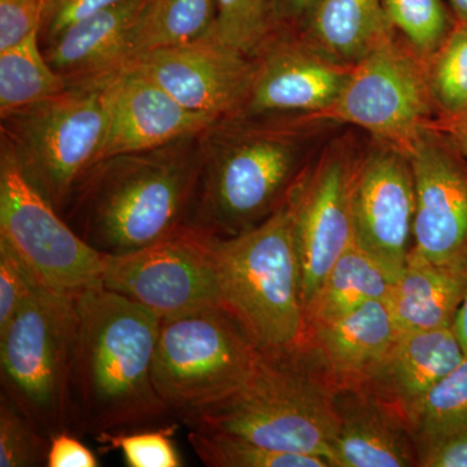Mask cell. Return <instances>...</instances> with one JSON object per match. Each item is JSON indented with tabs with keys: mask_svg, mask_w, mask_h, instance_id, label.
<instances>
[{
	"mask_svg": "<svg viewBox=\"0 0 467 467\" xmlns=\"http://www.w3.org/2000/svg\"><path fill=\"white\" fill-rule=\"evenodd\" d=\"M51 439L2 392L0 395V467L47 466Z\"/></svg>",
	"mask_w": 467,
	"mask_h": 467,
	"instance_id": "32",
	"label": "cell"
},
{
	"mask_svg": "<svg viewBox=\"0 0 467 467\" xmlns=\"http://www.w3.org/2000/svg\"><path fill=\"white\" fill-rule=\"evenodd\" d=\"M115 78L67 86L57 97L0 117V140L11 147L30 182L58 213L98 162Z\"/></svg>",
	"mask_w": 467,
	"mask_h": 467,
	"instance_id": "7",
	"label": "cell"
},
{
	"mask_svg": "<svg viewBox=\"0 0 467 467\" xmlns=\"http://www.w3.org/2000/svg\"><path fill=\"white\" fill-rule=\"evenodd\" d=\"M393 29L400 30L416 50L434 57L456 23L444 0H383Z\"/></svg>",
	"mask_w": 467,
	"mask_h": 467,
	"instance_id": "31",
	"label": "cell"
},
{
	"mask_svg": "<svg viewBox=\"0 0 467 467\" xmlns=\"http://www.w3.org/2000/svg\"><path fill=\"white\" fill-rule=\"evenodd\" d=\"M448 5L457 20L467 23V0H448Z\"/></svg>",
	"mask_w": 467,
	"mask_h": 467,
	"instance_id": "42",
	"label": "cell"
},
{
	"mask_svg": "<svg viewBox=\"0 0 467 467\" xmlns=\"http://www.w3.org/2000/svg\"><path fill=\"white\" fill-rule=\"evenodd\" d=\"M299 30L317 50L356 64L391 36L393 26L383 0H316Z\"/></svg>",
	"mask_w": 467,
	"mask_h": 467,
	"instance_id": "23",
	"label": "cell"
},
{
	"mask_svg": "<svg viewBox=\"0 0 467 467\" xmlns=\"http://www.w3.org/2000/svg\"><path fill=\"white\" fill-rule=\"evenodd\" d=\"M275 33L272 0H217L216 41L257 57Z\"/></svg>",
	"mask_w": 467,
	"mask_h": 467,
	"instance_id": "29",
	"label": "cell"
},
{
	"mask_svg": "<svg viewBox=\"0 0 467 467\" xmlns=\"http://www.w3.org/2000/svg\"><path fill=\"white\" fill-rule=\"evenodd\" d=\"M212 122L208 116L184 109L153 79L129 66L110 86L109 128L98 162L167 146Z\"/></svg>",
	"mask_w": 467,
	"mask_h": 467,
	"instance_id": "17",
	"label": "cell"
},
{
	"mask_svg": "<svg viewBox=\"0 0 467 467\" xmlns=\"http://www.w3.org/2000/svg\"><path fill=\"white\" fill-rule=\"evenodd\" d=\"M259 355L250 335L225 308L161 318L153 383L171 411L183 417L238 391Z\"/></svg>",
	"mask_w": 467,
	"mask_h": 467,
	"instance_id": "8",
	"label": "cell"
},
{
	"mask_svg": "<svg viewBox=\"0 0 467 467\" xmlns=\"http://www.w3.org/2000/svg\"><path fill=\"white\" fill-rule=\"evenodd\" d=\"M75 297L38 287L0 331L2 392L52 438L76 434Z\"/></svg>",
	"mask_w": 467,
	"mask_h": 467,
	"instance_id": "6",
	"label": "cell"
},
{
	"mask_svg": "<svg viewBox=\"0 0 467 467\" xmlns=\"http://www.w3.org/2000/svg\"><path fill=\"white\" fill-rule=\"evenodd\" d=\"M75 306L76 435L129 431L171 413L152 378L158 316L103 285Z\"/></svg>",
	"mask_w": 467,
	"mask_h": 467,
	"instance_id": "2",
	"label": "cell"
},
{
	"mask_svg": "<svg viewBox=\"0 0 467 467\" xmlns=\"http://www.w3.org/2000/svg\"><path fill=\"white\" fill-rule=\"evenodd\" d=\"M181 106L209 119L241 115L250 98L256 57L205 36L144 52L130 64Z\"/></svg>",
	"mask_w": 467,
	"mask_h": 467,
	"instance_id": "13",
	"label": "cell"
},
{
	"mask_svg": "<svg viewBox=\"0 0 467 467\" xmlns=\"http://www.w3.org/2000/svg\"><path fill=\"white\" fill-rule=\"evenodd\" d=\"M467 272L409 256L387 304L401 334L453 327L465 299Z\"/></svg>",
	"mask_w": 467,
	"mask_h": 467,
	"instance_id": "22",
	"label": "cell"
},
{
	"mask_svg": "<svg viewBox=\"0 0 467 467\" xmlns=\"http://www.w3.org/2000/svg\"><path fill=\"white\" fill-rule=\"evenodd\" d=\"M201 165V131L159 149L100 160L60 216L106 256L129 254L189 227Z\"/></svg>",
	"mask_w": 467,
	"mask_h": 467,
	"instance_id": "1",
	"label": "cell"
},
{
	"mask_svg": "<svg viewBox=\"0 0 467 467\" xmlns=\"http://www.w3.org/2000/svg\"><path fill=\"white\" fill-rule=\"evenodd\" d=\"M147 0H125L85 18L43 48L67 86L109 79L137 57L138 32Z\"/></svg>",
	"mask_w": 467,
	"mask_h": 467,
	"instance_id": "18",
	"label": "cell"
},
{
	"mask_svg": "<svg viewBox=\"0 0 467 467\" xmlns=\"http://www.w3.org/2000/svg\"><path fill=\"white\" fill-rule=\"evenodd\" d=\"M418 466L467 467V427L420 445Z\"/></svg>",
	"mask_w": 467,
	"mask_h": 467,
	"instance_id": "37",
	"label": "cell"
},
{
	"mask_svg": "<svg viewBox=\"0 0 467 467\" xmlns=\"http://www.w3.org/2000/svg\"><path fill=\"white\" fill-rule=\"evenodd\" d=\"M400 334L387 301L376 300L308 326L301 346L337 387H358L389 355Z\"/></svg>",
	"mask_w": 467,
	"mask_h": 467,
	"instance_id": "19",
	"label": "cell"
},
{
	"mask_svg": "<svg viewBox=\"0 0 467 467\" xmlns=\"http://www.w3.org/2000/svg\"><path fill=\"white\" fill-rule=\"evenodd\" d=\"M76 434L69 431L52 436L48 451V467H98L99 461Z\"/></svg>",
	"mask_w": 467,
	"mask_h": 467,
	"instance_id": "38",
	"label": "cell"
},
{
	"mask_svg": "<svg viewBox=\"0 0 467 467\" xmlns=\"http://www.w3.org/2000/svg\"><path fill=\"white\" fill-rule=\"evenodd\" d=\"M353 242L393 279L407 266L413 245L416 183L410 160L389 147L376 150L352 182Z\"/></svg>",
	"mask_w": 467,
	"mask_h": 467,
	"instance_id": "14",
	"label": "cell"
},
{
	"mask_svg": "<svg viewBox=\"0 0 467 467\" xmlns=\"http://www.w3.org/2000/svg\"><path fill=\"white\" fill-rule=\"evenodd\" d=\"M36 288L38 285L16 254L0 242V331L16 317Z\"/></svg>",
	"mask_w": 467,
	"mask_h": 467,
	"instance_id": "34",
	"label": "cell"
},
{
	"mask_svg": "<svg viewBox=\"0 0 467 467\" xmlns=\"http://www.w3.org/2000/svg\"><path fill=\"white\" fill-rule=\"evenodd\" d=\"M409 431L420 445L467 427V355L405 416Z\"/></svg>",
	"mask_w": 467,
	"mask_h": 467,
	"instance_id": "27",
	"label": "cell"
},
{
	"mask_svg": "<svg viewBox=\"0 0 467 467\" xmlns=\"http://www.w3.org/2000/svg\"><path fill=\"white\" fill-rule=\"evenodd\" d=\"M441 133L461 155L467 159V109L453 116H441L427 124Z\"/></svg>",
	"mask_w": 467,
	"mask_h": 467,
	"instance_id": "40",
	"label": "cell"
},
{
	"mask_svg": "<svg viewBox=\"0 0 467 467\" xmlns=\"http://www.w3.org/2000/svg\"><path fill=\"white\" fill-rule=\"evenodd\" d=\"M101 285L160 319L223 308L211 235L192 227L138 251L104 254Z\"/></svg>",
	"mask_w": 467,
	"mask_h": 467,
	"instance_id": "11",
	"label": "cell"
},
{
	"mask_svg": "<svg viewBox=\"0 0 467 467\" xmlns=\"http://www.w3.org/2000/svg\"><path fill=\"white\" fill-rule=\"evenodd\" d=\"M353 64L328 57L297 38L276 30L256 57L250 98L241 115L318 116L340 97Z\"/></svg>",
	"mask_w": 467,
	"mask_h": 467,
	"instance_id": "16",
	"label": "cell"
},
{
	"mask_svg": "<svg viewBox=\"0 0 467 467\" xmlns=\"http://www.w3.org/2000/svg\"><path fill=\"white\" fill-rule=\"evenodd\" d=\"M122 2L125 0H46L39 30L42 48L85 18Z\"/></svg>",
	"mask_w": 467,
	"mask_h": 467,
	"instance_id": "35",
	"label": "cell"
},
{
	"mask_svg": "<svg viewBox=\"0 0 467 467\" xmlns=\"http://www.w3.org/2000/svg\"><path fill=\"white\" fill-rule=\"evenodd\" d=\"M355 169L342 156L322 160L303 173L288 195L301 266L304 315L334 264L353 242L352 182Z\"/></svg>",
	"mask_w": 467,
	"mask_h": 467,
	"instance_id": "15",
	"label": "cell"
},
{
	"mask_svg": "<svg viewBox=\"0 0 467 467\" xmlns=\"http://www.w3.org/2000/svg\"><path fill=\"white\" fill-rule=\"evenodd\" d=\"M223 306L263 352H285L306 337L301 266L285 202L248 232L211 236Z\"/></svg>",
	"mask_w": 467,
	"mask_h": 467,
	"instance_id": "5",
	"label": "cell"
},
{
	"mask_svg": "<svg viewBox=\"0 0 467 467\" xmlns=\"http://www.w3.org/2000/svg\"><path fill=\"white\" fill-rule=\"evenodd\" d=\"M395 279L358 245H350L334 264L306 312V330L368 301L386 300Z\"/></svg>",
	"mask_w": 467,
	"mask_h": 467,
	"instance_id": "24",
	"label": "cell"
},
{
	"mask_svg": "<svg viewBox=\"0 0 467 467\" xmlns=\"http://www.w3.org/2000/svg\"><path fill=\"white\" fill-rule=\"evenodd\" d=\"M297 124L285 116L238 115L202 130L189 227L232 238L273 216L303 174Z\"/></svg>",
	"mask_w": 467,
	"mask_h": 467,
	"instance_id": "3",
	"label": "cell"
},
{
	"mask_svg": "<svg viewBox=\"0 0 467 467\" xmlns=\"http://www.w3.org/2000/svg\"><path fill=\"white\" fill-rule=\"evenodd\" d=\"M0 242L16 254L38 287L76 297L101 285L104 254L67 225L2 140Z\"/></svg>",
	"mask_w": 467,
	"mask_h": 467,
	"instance_id": "9",
	"label": "cell"
},
{
	"mask_svg": "<svg viewBox=\"0 0 467 467\" xmlns=\"http://www.w3.org/2000/svg\"><path fill=\"white\" fill-rule=\"evenodd\" d=\"M189 444L209 467H331L322 457L270 450L239 436L190 429Z\"/></svg>",
	"mask_w": 467,
	"mask_h": 467,
	"instance_id": "28",
	"label": "cell"
},
{
	"mask_svg": "<svg viewBox=\"0 0 467 467\" xmlns=\"http://www.w3.org/2000/svg\"><path fill=\"white\" fill-rule=\"evenodd\" d=\"M337 384L304 346L263 352L247 382L223 400L184 414L190 429L247 439L330 463L337 432Z\"/></svg>",
	"mask_w": 467,
	"mask_h": 467,
	"instance_id": "4",
	"label": "cell"
},
{
	"mask_svg": "<svg viewBox=\"0 0 467 467\" xmlns=\"http://www.w3.org/2000/svg\"><path fill=\"white\" fill-rule=\"evenodd\" d=\"M276 30L296 32L316 0H272Z\"/></svg>",
	"mask_w": 467,
	"mask_h": 467,
	"instance_id": "39",
	"label": "cell"
},
{
	"mask_svg": "<svg viewBox=\"0 0 467 467\" xmlns=\"http://www.w3.org/2000/svg\"><path fill=\"white\" fill-rule=\"evenodd\" d=\"M454 333L459 337L461 347L467 355V290L465 299L461 304L459 313H457L456 321H454Z\"/></svg>",
	"mask_w": 467,
	"mask_h": 467,
	"instance_id": "41",
	"label": "cell"
},
{
	"mask_svg": "<svg viewBox=\"0 0 467 467\" xmlns=\"http://www.w3.org/2000/svg\"><path fill=\"white\" fill-rule=\"evenodd\" d=\"M174 426L160 427L138 432H103L95 436L106 445V451H119L130 467H181L180 453L175 448Z\"/></svg>",
	"mask_w": 467,
	"mask_h": 467,
	"instance_id": "33",
	"label": "cell"
},
{
	"mask_svg": "<svg viewBox=\"0 0 467 467\" xmlns=\"http://www.w3.org/2000/svg\"><path fill=\"white\" fill-rule=\"evenodd\" d=\"M39 30H34L16 46L0 51V117L67 90V82L45 57Z\"/></svg>",
	"mask_w": 467,
	"mask_h": 467,
	"instance_id": "25",
	"label": "cell"
},
{
	"mask_svg": "<svg viewBox=\"0 0 467 467\" xmlns=\"http://www.w3.org/2000/svg\"><path fill=\"white\" fill-rule=\"evenodd\" d=\"M429 69L393 41V36L353 64L346 88L319 119L364 129L408 155L431 121Z\"/></svg>",
	"mask_w": 467,
	"mask_h": 467,
	"instance_id": "10",
	"label": "cell"
},
{
	"mask_svg": "<svg viewBox=\"0 0 467 467\" xmlns=\"http://www.w3.org/2000/svg\"><path fill=\"white\" fill-rule=\"evenodd\" d=\"M430 86L441 116L467 109V23L456 18L451 33L432 57Z\"/></svg>",
	"mask_w": 467,
	"mask_h": 467,
	"instance_id": "30",
	"label": "cell"
},
{
	"mask_svg": "<svg viewBox=\"0 0 467 467\" xmlns=\"http://www.w3.org/2000/svg\"><path fill=\"white\" fill-rule=\"evenodd\" d=\"M407 156L416 183L409 256L467 272V159L430 126Z\"/></svg>",
	"mask_w": 467,
	"mask_h": 467,
	"instance_id": "12",
	"label": "cell"
},
{
	"mask_svg": "<svg viewBox=\"0 0 467 467\" xmlns=\"http://www.w3.org/2000/svg\"><path fill=\"white\" fill-rule=\"evenodd\" d=\"M465 356L454 328L400 334L389 355L358 389L395 410L408 411Z\"/></svg>",
	"mask_w": 467,
	"mask_h": 467,
	"instance_id": "21",
	"label": "cell"
},
{
	"mask_svg": "<svg viewBox=\"0 0 467 467\" xmlns=\"http://www.w3.org/2000/svg\"><path fill=\"white\" fill-rule=\"evenodd\" d=\"M46 0H0V51L41 29Z\"/></svg>",
	"mask_w": 467,
	"mask_h": 467,
	"instance_id": "36",
	"label": "cell"
},
{
	"mask_svg": "<svg viewBox=\"0 0 467 467\" xmlns=\"http://www.w3.org/2000/svg\"><path fill=\"white\" fill-rule=\"evenodd\" d=\"M331 467L418 466V450L395 410L358 387H337Z\"/></svg>",
	"mask_w": 467,
	"mask_h": 467,
	"instance_id": "20",
	"label": "cell"
},
{
	"mask_svg": "<svg viewBox=\"0 0 467 467\" xmlns=\"http://www.w3.org/2000/svg\"><path fill=\"white\" fill-rule=\"evenodd\" d=\"M216 14L217 0H147L138 32L137 57L156 48L211 36Z\"/></svg>",
	"mask_w": 467,
	"mask_h": 467,
	"instance_id": "26",
	"label": "cell"
}]
</instances>
